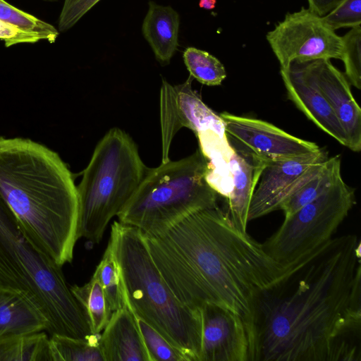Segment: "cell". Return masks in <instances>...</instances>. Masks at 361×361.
<instances>
[{"label":"cell","instance_id":"1","mask_svg":"<svg viewBox=\"0 0 361 361\" xmlns=\"http://www.w3.org/2000/svg\"><path fill=\"white\" fill-rule=\"evenodd\" d=\"M360 257L357 235L332 238L258 291L248 361H360Z\"/></svg>","mask_w":361,"mask_h":361},{"label":"cell","instance_id":"2","mask_svg":"<svg viewBox=\"0 0 361 361\" xmlns=\"http://www.w3.org/2000/svg\"><path fill=\"white\" fill-rule=\"evenodd\" d=\"M145 238L161 276L182 304L193 310L219 305L238 314L245 324L255 294L299 260L289 264L275 261L218 205Z\"/></svg>","mask_w":361,"mask_h":361},{"label":"cell","instance_id":"3","mask_svg":"<svg viewBox=\"0 0 361 361\" xmlns=\"http://www.w3.org/2000/svg\"><path fill=\"white\" fill-rule=\"evenodd\" d=\"M0 194L39 250L61 267L72 262L77 186L58 153L28 138L0 136Z\"/></svg>","mask_w":361,"mask_h":361},{"label":"cell","instance_id":"4","mask_svg":"<svg viewBox=\"0 0 361 361\" xmlns=\"http://www.w3.org/2000/svg\"><path fill=\"white\" fill-rule=\"evenodd\" d=\"M108 244L120 267L128 307L187 361H200V308L191 309L176 298L155 265L142 232L115 221Z\"/></svg>","mask_w":361,"mask_h":361},{"label":"cell","instance_id":"5","mask_svg":"<svg viewBox=\"0 0 361 361\" xmlns=\"http://www.w3.org/2000/svg\"><path fill=\"white\" fill-rule=\"evenodd\" d=\"M61 268L30 241L0 194V288L31 302L46 318L51 335L85 338L92 333Z\"/></svg>","mask_w":361,"mask_h":361},{"label":"cell","instance_id":"6","mask_svg":"<svg viewBox=\"0 0 361 361\" xmlns=\"http://www.w3.org/2000/svg\"><path fill=\"white\" fill-rule=\"evenodd\" d=\"M207 161L200 149L185 158L148 169L118 214V221L153 237L194 212L216 206L218 193L207 181Z\"/></svg>","mask_w":361,"mask_h":361},{"label":"cell","instance_id":"7","mask_svg":"<svg viewBox=\"0 0 361 361\" xmlns=\"http://www.w3.org/2000/svg\"><path fill=\"white\" fill-rule=\"evenodd\" d=\"M147 168L130 135L118 128L97 143L77 186V237L92 244L102 240L106 228L134 193Z\"/></svg>","mask_w":361,"mask_h":361},{"label":"cell","instance_id":"8","mask_svg":"<svg viewBox=\"0 0 361 361\" xmlns=\"http://www.w3.org/2000/svg\"><path fill=\"white\" fill-rule=\"evenodd\" d=\"M355 204V189L340 176L323 194L285 218L263 247L279 263H294L332 238Z\"/></svg>","mask_w":361,"mask_h":361},{"label":"cell","instance_id":"9","mask_svg":"<svg viewBox=\"0 0 361 361\" xmlns=\"http://www.w3.org/2000/svg\"><path fill=\"white\" fill-rule=\"evenodd\" d=\"M266 37L281 68H287L295 60L341 59V37L322 17L304 7L288 13Z\"/></svg>","mask_w":361,"mask_h":361},{"label":"cell","instance_id":"10","mask_svg":"<svg viewBox=\"0 0 361 361\" xmlns=\"http://www.w3.org/2000/svg\"><path fill=\"white\" fill-rule=\"evenodd\" d=\"M190 75L180 85H171L163 79L160 90V123L162 144L161 163L169 161V150L176 133L183 127L195 134L206 129L226 132L219 114L209 108L192 88Z\"/></svg>","mask_w":361,"mask_h":361},{"label":"cell","instance_id":"11","mask_svg":"<svg viewBox=\"0 0 361 361\" xmlns=\"http://www.w3.org/2000/svg\"><path fill=\"white\" fill-rule=\"evenodd\" d=\"M219 116L229 142L267 162L312 154L322 149L316 143L291 135L267 121L226 111Z\"/></svg>","mask_w":361,"mask_h":361},{"label":"cell","instance_id":"12","mask_svg":"<svg viewBox=\"0 0 361 361\" xmlns=\"http://www.w3.org/2000/svg\"><path fill=\"white\" fill-rule=\"evenodd\" d=\"M326 150L269 161L263 169L249 207L248 221L279 209L281 204L327 159Z\"/></svg>","mask_w":361,"mask_h":361},{"label":"cell","instance_id":"13","mask_svg":"<svg viewBox=\"0 0 361 361\" xmlns=\"http://www.w3.org/2000/svg\"><path fill=\"white\" fill-rule=\"evenodd\" d=\"M200 311V361H248V334L243 318L212 304L203 305Z\"/></svg>","mask_w":361,"mask_h":361},{"label":"cell","instance_id":"14","mask_svg":"<svg viewBox=\"0 0 361 361\" xmlns=\"http://www.w3.org/2000/svg\"><path fill=\"white\" fill-rule=\"evenodd\" d=\"M310 73L318 88L329 103L343 127L348 148L361 150V109L354 98L345 75L328 59L301 61Z\"/></svg>","mask_w":361,"mask_h":361},{"label":"cell","instance_id":"15","mask_svg":"<svg viewBox=\"0 0 361 361\" xmlns=\"http://www.w3.org/2000/svg\"><path fill=\"white\" fill-rule=\"evenodd\" d=\"M280 73L288 99L317 127L348 147L345 130L304 63L293 61Z\"/></svg>","mask_w":361,"mask_h":361},{"label":"cell","instance_id":"16","mask_svg":"<svg viewBox=\"0 0 361 361\" xmlns=\"http://www.w3.org/2000/svg\"><path fill=\"white\" fill-rule=\"evenodd\" d=\"M229 144L233 151L230 162L233 187L226 198V212L234 226L246 232L251 200L267 161L238 145Z\"/></svg>","mask_w":361,"mask_h":361},{"label":"cell","instance_id":"17","mask_svg":"<svg viewBox=\"0 0 361 361\" xmlns=\"http://www.w3.org/2000/svg\"><path fill=\"white\" fill-rule=\"evenodd\" d=\"M99 342L104 361H151L137 319L128 307L112 312Z\"/></svg>","mask_w":361,"mask_h":361},{"label":"cell","instance_id":"18","mask_svg":"<svg viewBox=\"0 0 361 361\" xmlns=\"http://www.w3.org/2000/svg\"><path fill=\"white\" fill-rule=\"evenodd\" d=\"M179 25V14L171 6L149 2L142 32L156 59L163 65L170 63L178 49Z\"/></svg>","mask_w":361,"mask_h":361},{"label":"cell","instance_id":"19","mask_svg":"<svg viewBox=\"0 0 361 361\" xmlns=\"http://www.w3.org/2000/svg\"><path fill=\"white\" fill-rule=\"evenodd\" d=\"M195 135L207 161L206 180L218 195L227 198L233 187L230 162L233 151L226 133L209 128Z\"/></svg>","mask_w":361,"mask_h":361},{"label":"cell","instance_id":"20","mask_svg":"<svg viewBox=\"0 0 361 361\" xmlns=\"http://www.w3.org/2000/svg\"><path fill=\"white\" fill-rule=\"evenodd\" d=\"M47 326L44 315L24 295L0 288V336L27 335Z\"/></svg>","mask_w":361,"mask_h":361},{"label":"cell","instance_id":"21","mask_svg":"<svg viewBox=\"0 0 361 361\" xmlns=\"http://www.w3.org/2000/svg\"><path fill=\"white\" fill-rule=\"evenodd\" d=\"M340 155L328 158L320 163L313 173L280 205L285 218L326 191L341 176Z\"/></svg>","mask_w":361,"mask_h":361},{"label":"cell","instance_id":"22","mask_svg":"<svg viewBox=\"0 0 361 361\" xmlns=\"http://www.w3.org/2000/svg\"><path fill=\"white\" fill-rule=\"evenodd\" d=\"M0 361H52L49 338L42 331L1 335Z\"/></svg>","mask_w":361,"mask_h":361},{"label":"cell","instance_id":"23","mask_svg":"<svg viewBox=\"0 0 361 361\" xmlns=\"http://www.w3.org/2000/svg\"><path fill=\"white\" fill-rule=\"evenodd\" d=\"M70 289L85 315L91 333L101 334L112 311L98 280L92 276L84 285H73Z\"/></svg>","mask_w":361,"mask_h":361},{"label":"cell","instance_id":"24","mask_svg":"<svg viewBox=\"0 0 361 361\" xmlns=\"http://www.w3.org/2000/svg\"><path fill=\"white\" fill-rule=\"evenodd\" d=\"M100 334L73 338L52 334L49 344L52 361H104L100 346Z\"/></svg>","mask_w":361,"mask_h":361},{"label":"cell","instance_id":"25","mask_svg":"<svg viewBox=\"0 0 361 361\" xmlns=\"http://www.w3.org/2000/svg\"><path fill=\"white\" fill-rule=\"evenodd\" d=\"M93 276L99 282L112 312L128 307L120 267L109 244Z\"/></svg>","mask_w":361,"mask_h":361},{"label":"cell","instance_id":"26","mask_svg":"<svg viewBox=\"0 0 361 361\" xmlns=\"http://www.w3.org/2000/svg\"><path fill=\"white\" fill-rule=\"evenodd\" d=\"M183 56L190 75L202 84L220 85L226 78L224 65L206 51L188 47L183 52Z\"/></svg>","mask_w":361,"mask_h":361},{"label":"cell","instance_id":"27","mask_svg":"<svg viewBox=\"0 0 361 361\" xmlns=\"http://www.w3.org/2000/svg\"><path fill=\"white\" fill-rule=\"evenodd\" d=\"M0 20L50 43L54 42L59 35L52 25L13 6L4 0H0Z\"/></svg>","mask_w":361,"mask_h":361},{"label":"cell","instance_id":"28","mask_svg":"<svg viewBox=\"0 0 361 361\" xmlns=\"http://www.w3.org/2000/svg\"><path fill=\"white\" fill-rule=\"evenodd\" d=\"M343 48L341 60L345 66V75L350 84L361 89V27L351 29L341 37Z\"/></svg>","mask_w":361,"mask_h":361},{"label":"cell","instance_id":"29","mask_svg":"<svg viewBox=\"0 0 361 361\" xmlns=\"http://www.w3.org/2000/svg\"><path fill=\"white\" fill-rule=\"evenodd\" d=\"M137 324L151 361H187L184 355L144 321Z\"/></svg>","mask_w":361,"mask_h":361},{"label":"cell","instance_id":"30","mask_svg":"<svg viewBox=\"0 0 361 361\" xmlns=\"http://www.w3.org/2000/svg\"><path fill=\"white\" fill-rule=\"evenodd\" d=\"M331 30L353 27L361 24V0H342L326 15L322 17Z\"/></svg>","mask_w":361,"mask_h":361},{"label":"cell","instance_id":"31","mask_svg":"<svg viewBox=\"0 0 361 361\" xmlns=\"http://www.w3.org/2000/svg\"><path fill=\"white\" fill-rule=\"evenodd\" d=\"M100 0H65L59 16V30L71 28Z\"/></svg>","mask_w":361,"mask_h":361},{"label":"cell","instance_id":"32","mask_svg":"<svg viewBox=\"0 0 361 361\" xmlns=\"http://www.w3.org/2000/svg\"><path fill=\"white\" fill-rule=\"evenodd\" d=\"M0 40L4 42L6 47H10L20 43H34L40 39L35 35L0 20Z\"/></svg>","mask_w":361,"mask_h":361},{"label":"cell","instance_id":"33","mask_svg":"<svg viewBox=\"0 0 361 361\" xmlns=\"http://www.w3.org/2000/svg\"><path fill=\"white\" fill-rule=\"evenodd\" d=\"M342 0H307L308 9L323 17L335 8Z\"/></svg>","mask_w":361,"mask_h":361},{"label":"cell","instance_id":"34","mask_svg":"<svg viewBox=\"0 0 361 361\" xmlns=\"http://www.w3.org/2000/svg\"><path fill=\"white\" fill-rule=\"evenodd\" d=\"M216 0H200L199 6L200 8L212 10L215 8Z\"/></svg>","mask_w":361,"mask_h":361},{"label":"cell","instance_id":"35","mask_svg":"<svg viewBox=\"0 0 361 361\" xmlns=\"http://www.w3.org/2000/svg\"><path fill=\"white\" fill-rule=\"evenodd\" d=\"M44 1H56L58 0H44Z\"/></svg>","mask_w":361,"mask_h":361}]
</instances>
